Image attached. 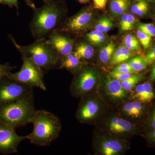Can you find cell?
Wrapping results in <instances>:
<instances>
[{
  "label": "cell",
  "mask_w": 155,
  "mask_h": 155,
  "mask_svg": "<svg viewBox=\"0 0 155 155\" xmlns=\"http://www.w3.org/2000/svg\"><path fill=\"white\" fill-rule=\"evenodd\" d=\"M29 29L35 40L44 39L58 30L65 21L67 10L63 0H49L32 9Z\"/></svg>",
  "instance_id": "1"
},
{
  "label": "cell",
  "mask_w": 155,
  "mask_h": 155,
  "mask_svg": "<svg viewBox=\"0 0 155 155\" xmlns=\"http://www.w3.org/2000/svg\"><path fill=\"white\" fill-rule=\"evenodd\" d=\"M31 123L33 125L31 133L26 135L32 144L48 146L59 137L62 124L58 116L45 110H36Z\"/></svg>",
  "instance_id": "2"
},
{
  "label": "cell",
  "mask_w": 155,
  "mask_h": 155,
  "mask_svg": "<svg viewBox=\"0 0 155 155\" xmlns=\"http://www.w3.org/2000/svg\"><path fill=\"white\" fill-rule=\"evenodd\" d=\"M8 37L16 49L25 53L44 72L59 69L61 58L46 39L35 40L32 43L24 46L18 44L11 35Z\"/></svg>",
  "instance_id": "3"
},
{
  "label": "cell",
  "mask_w": 155,
  "mask_h": 155,
  "mask_svg": "<svg viewBox=\"0 0 155 155\" xmlns=\"http://www.w3.org/2000/svg\"><path fill=\"white\" fill-rule=\"evenodd\" d=\"M33 91L22 99L0 106V122L16 129L31 123L36 110Z\"/></svg>",
  "instance_id": "4"
},
{
  "label": "cell",
  "mask_w": 155,
  "mask_h": 155,
  "mask_svg": "<svg viewBox=\"0 0 155 155\" xmlns=\"http://www.w3.org/2000/svg\"><path fill=\"white\" fill-rule=\"evenodd\" d=\"M21 54L22 67L18 72L11 73L8 77L31 87H38L45 91L46 86L44 81V72L22 51Z\"/></svg>",
  "instance_id": "5"
},
{
  "label": "cell",
  "mask_w": 155,
  "mask_h": 155,
  "mask_svg": "<svg viewBox=\"0 0 155 155\" xmlns=\"http://www.w3.org/2000/svg\"><path fill=\"white\" fill-rule=\"evenodd\" d=\"M75 74L70 87L71 94L76 97H82L88 94L96 85L98 80L96 70L84 64Z\"/></svg>",
  "instance_id": "6"
},
{
  "label": "cell",
  "mask_w": 155,
  "mask_h": 155,
  "mask_svg": "<svg viewBox=\"0 0 155 155\" xmlns=\"http://www.w3.org/2000/svg\"><path fill=\"white\" fill-rule=\"evenodd\" d=\"M32 91V87L6 76L0 80V106L22 99Z\"/></svg>",
  "instance_id": "7"
},
{
  "label": "cell",
  "mask_w": 155,
  "mask_h": 155,
  "mask_svg": "<svg viewBox=\"0 0 155 155\" xmlns=\"http://www.w3.org/2000/svg\"><path fill=\"white\" fill-rule=\"evenodd\" d=\"M94 15L91 9H82L74 16L65 19L58 30L68 34L79 35L91 27Z\"/></svg>",
  "instance_id": "8"
},
{
  "label": "cell",
  "mask_w": 155,
  "mask_h": 155,
  "mask_svg": "<svg viewBox=\"0 0 155 155\" xmlns=\"http://www.w3.org/2000/svg\"><path fill=\"white\" fill-rule=\"evenodd\" d=\"M16 129L0 122V154L8 155L17 153L21 142L27 139L25 136L18 135Z\"/></svg>",
  "instance_id": "9"
},
{
  "label": "cell",
  "mask_w": 155,
  "mask_h": 155,
  "mask_svg": "<svg viewBox=\"0 0 155 155\" xmlns=\"http://www.w3.org/2000/svg\"><path fill=\"white\" fill-rule=\"evenodd\" d=\"M46 40L57 52L60 58L68 55L73 51L75 41L68 34L56 30L46 38Z\"/></svg>",
  "instance_id": "10"
},
{
  "label": "cell",
  "mask_w": 155,
  "mask_h": 155,
  "mask_svg": "<svg viewBox=\"0 0 155 155\" xmlns=\"http://www.w3.org/2000/svg\"><path fill=\"white\" fill-rule=\"evenodd\" d=\"M81 97L76 112V118L81 123H88L93 120L99 113L101 105L95 98L87 94Z\"/></svg>",
  "instance_id": "11"
},
{
  "label": "cell",
  "mask_w": 155,
  "mask_h": 155,
  "mask_svg": "<svg viewBox=\"0 0 155 155\" xmlns=\"http://www.w3.org/2000/svg\"><path fill=\"white\" fill-rule=\"evenodd\" d=\"M98 140L97 150L103 155H118L124 152L127 147L125 141L110 136H101Z\"/></svg>",
  "instance_id": "12"
},
{
  "label": "cell",
  "mask_w": 155,
  "mask_h": 155,
  "mask_svg": "<svg viewBox=\"0 0 155 155\" xmlns=\"http://www.w3.org/2000/svg\"><path fill=\"white\" fill-rule=\"evenodd\" d=\"M106 126L108 131L114 135L125 136L135 130V127L131 122L116 116L109 118Z\"/></svg>",
  "instance_id": "13"
},
{
  "label": "cell",
  "mask_w": 155,
  "mask_h": 155,
  "mask_svg": "<svg viewBox=\"0 0 155 155\" xmlns=\"http://www.w3.org/2000/svg\"><path fill=\"white\" fill-rule=\"evenodd\" d=\"M104 89L107 95L111 98L121 100L125 98L127 93L122 88L120 81L108 76L105 81Z\"/></svg>",
  "instance_id": "14"
},
{
  "label": "cell",
  "mask_w": 155,
  "mask_h": 155,
  "mask_svg": "<svg viewBox=\"0 0 155 155\" xmlns=\"http://www.w3.org/2000/svg\"><path fill=\"white\" fill-rule=\"evenodd\" d=\"M72 53L81 61H86L93 57L94 50L90 43L81 41L78 42L76 45H74Z\"/></svg>",
  "instance_id": "15"
},
{
  "label": "cell",
  "mask_w": 155,
  "mask_h": 155,
  "mask_svg": "<svg viewBox=\"0 0 155 155\" xmlns=\"http://www.w3.org/2000/svg\"><path fill=\"white\" fill-rule=\"evenodd\" d=\"M82 61L75 57L73 53L61 58L59 69H64L74 73L83 66Z\"/></svg>",
  "instance_id": "16"
},
{
  "label": "cell",
  "mask_w": 155,
  "mask_h": 155,
  "mask_svg": "<svg viewBox=\"0 0 155 155\" xmlns=\"http://www.w3.org/2000/svg\"><path fill=\"white\" fill-rule=\"evenodd\" d=\"M130 5V0H111L110 3L111 14L115 18L121 17L126 13Z\"/></svg>",
  "instance_id": "17"
},
{
  "label": "cell",
  "mask_w": 155,
  "mask_h": 155,
  "mask_svg": "<svg viewBox=\"0 0 155 155\" xmlns=\"http://www.w3.org/2000/svg\"><path fill=\"white\" fill-rule=\"evenodd\" d=\"M133 56V52L127 48L125 45H121L115 50L111 59L112 65L119 64L129 60Z\"/></svg>",
  "instance_id": "18"
},
{
  "label": "cell",
  "mask_w": 155,
  "mask_h": 155,
  "mask_svg": "<svg viewBox=\"0 0 155 155\" xmlns=\"http://www.w3.org/2000/svg\"><path fill=\"white\" fill-rule=\"evenodd\" d=\"M84 37L87 41L95 46H99L104 44L106 39L104 33L96 30L85 34Z\"/></svg>",
  "instance_id": "19"
},
{
  "label": "cell",
  "mask_w": 155,
  "mask_h": 155,
  "mask_svg": "<svg viewBox=\"0 0 155 155\" xmlns=\"http://www.w3.org/2000/svg\"><path fill=\"white\" fill-rule=\"evenodd\" d=\"M116 50V45L110 41L102 49L99 53L100 61L104 64H107L110 61Z\"/></svg>",
  "instance_id": "20"
},
{
  "label": "cell",
  "mask_w": 155,
  "mask_h": 155,
  "mask_svg": "<svg viewBox=\"0 0 155 155\" xmlns=\"http://www.w3.org/2000/svg\"><path fill=\"white\" fill-rule=\"evenodd\" d=\"M124 45L132 52L140 51L141 48L137 37L133 34H127L123 39Z\"/></svg>",
  "instance_id": "21"
},
{
  "label": "cell",
  "mask_w": 155,
  "mask_h": 155,
  "mask_svg": "<svg viewBox=\"0 0 155 155\" xmlns=\"http://www.w3.org/2000/svg\"><path fill=\"white\" fill-rule=\"evenodd\" d=\"M149 8L148 1L147 0H136L131 6L130 11L132 14L137 16H144L147 13Z\"/></svg>",
  "instance_id": "22"
},
{
  "label": "cell",
  "mask_w": 155,
  "mask_h": 155,
  "mask_svg": "<svg viewBox=\"0 0 155 155\" xmlns=\"http://www.w3.org/2000/svg\"><path fill=\"white\" fill-rule=\"evenodd\" d=\"M127 63L137 73L146 69L148 65L144 61L143 58L140 56H136L130 58Z\"/></svg>",
  "instance_id": "23"
},
{
  "label": "cell",
  "mask_w": 155,
  "mask_h": 155,
  "mask_svg": "<svg viewBox=\"0 0 155 155\" xmlns=\"http://www.w3.org/2000/svg\"><path fill=\"white\" fill-rule=\"evenodd\" d=\"M113 21L109 17L104 16L98 20L94 26L95 30L99 31L103 33L107 32L114 26Z\"/></svg>",
  "instance_id": "24"
},
{
  "label": "cell",
  "mask_w": 155,
  "mask_h": 155,
  "mask_svg": "<svg viewBox=\"0 0 155 155\" xmlns=\"http://www.w3.org/2000/svg\"><path fill=\"white\" fill-rule=\"evenodd\" d=\"M143 78V76L142 75H133L126 80L121 81V85L122 88L125 91H130L133 88L135 84L140 81Z\"/></svg>",
  "instance_id": "25"
},
{
  "label": "cell",
  "mask_w": 155,
  "mask_h": 155,
  "mask_svg": "<svg viewBox=\"0 0 155 155\" xmlns=\"http://www.w3.org/2000/svg\"><path fill=\"white\" fill-rule=\"evenodd\" d=\"M19 0H0V4L5 5H7L10 8L15 7L17 10V14H19ZM25 4L31 9H33L36 8L34 3L31 0H23Z\"/></svg>",
  "instance_id": "26"
},
{
  "label": "cell",
  "mask_w": 155,
  "mask_h": 155,
  "mask_svg": "<svg viewBox=\"0 0 155 155\" xmlns=\"http://www.w3.org/2000/svg\"><path fill=\"white\" fill-rule=\"evenodd\" d=\"M137 37L139 41L142 46L143 50H147L150 47L151 43L152 37L137 29L136 32Z\"/></svg>",
  "instance_id": "27"
},
{
  "label": "cell",
  "mask_w": 155,
  "mask_h": 155,
  "mask_svg": "<svg viewBox=\"0 0 155 155\" xmlns=\"http://www.w3.org/2000/svg\"><path fill=\"white\" fill-rule=\"evenodd\" d=\"M137 28L151 37H155V26L152 23H139Z\"/></svg>",
  "instance_id": "28"
},
{
  "label": "cell",
  "mask_w": 155,
  "mask_h": 155,
  "mask_svg": "<svg viewBox=\"0 0 155 155\" xmlns=\"http://www.w3.org/2000/svg\"><path fill=\"white\" fill-rule=\"evenodd\" d=\"M133 98L134 99L137 100L140 102L145 103V91L143 84H139L136 87Z\"/></svg>",
  "instance_id": "29"
},
{
  "label": "cell",
  "mask_w": 155,
  "mask_h": 155,
  "mask_svg": "<svg viewBox=\"0 0 155 155\" xmlns=\"http://www.w3.org/2000/svg\"><path fill=\"white\" fill-rule=\"evenodd\" d=\"M145 91V101L149 102L155 98V94L151 85L148 82L143 83Z\"/></svg>",
  "instance_id": "30"
},
{
  "label": "cell",
  "mask_w": 155,
  "mask_h": 155,
  "mask_svg": "<svg viewBox=\"0 0 155 155\" xmlns=\"http://www.w3.org/2000/svg\"><path fill=\"white\" fill-rule=\"evenodd\" d=\"M16 67L11 66L9 63L4 64H0V80L4 77L8 76L13 69H15Z\"/></svg>",
  "instance_id": "31"
},
{
  "label": "cell",
  "mask_w": 155,
  "mask_h": 155,
  "mask_svg": "<svg viewBox=\"0 0 155 155\" xmlns=\"http://www.w3.org/2000/svg\"><path fill=\"white\" fill-rule=\"evenodd\" d=\"M122 110L123 113L127 116L133 118H137L133 102L127 103L123 105Z\"/></svg>",
  "instance_id": "32"
},
{
  "label": "cell",
  "mask_w": 155,
  "mask_h": 155,
  "mask_svg": "<svg viewBox=\"0 0 155 155\" xmlns=\"http://www.w3.org/2000/svg\"><path fill=\"white\" fill-rule=\"evenodd\" d=\"M133 75L134 74H130V73H124L122 72H113V71L110 73V76L111 78L121 81L126 80Z\"/></svg>",
  "instance_id": "33"
},
{
  "label": "cell",
  "mask_w": 155,
  "mask_h": 155,
  "mask_svg": "<svg viewBox=\"0 0 155 155\" xmlns=\"http://www.w3.org/2000/svg\"><path fill=\"white\" fill-rule=\"evenodd\" d=\"M143 59L147 65L155 63V45L147 53Z\"/></svg>",
  "instance_id": "34"
},
{
  "label": "cell",
  "mask_w": 155,
  "mask_h": 155,
  "mask_svg": "<svg viewBox=\"0 0 155 155\" xmlns=\"http://www.w3.org/2000/svg\"><path fill=\"white\" fill-rule=\"evenodd\" d=\"M136 22L135 17L132 14H129L127 22L124 29V32L132 30Z\"/></svg>",
  "instance_id": "35"
},
{
  "label": "cell",
  "mask_w": 155,
  "mask_h": 155,
  "mask_svg": "<svg viewBox=\"0 0 155 155\" xmlns=\"http://www.w3.org/2000/svg\"><path fill=\"white\" fill-rule=\"evenodd\" d=\"M94 8L103 10L106 8L108 0H93Z\"/></svg>",
  "instance_id": "36"
},
{
  "label": "cell",
  "mask_w": 155,
  "mask_h": 155,
  "mask_svg": "<svg viewBox=\"0 0 155 155\" xmlns=\"http://www.w3.org/2000/svg\"><path fill=\"white\" fill-rule=\"evenodd\" d=\"M128 15L129 14L125 13L121 16V18L119 23V28H120V31L121 33L124 32V28L127 22Z\"/></svg>",
  "instance_id": "37"
},
{
  "label": "cell",
  "mask_w": 155,
  "mask_h": 155,
  "mask_svg": "<svg viewBox=\"0 0 155 155\" xmlns=\"http://www.w3.org/2000/svg\"><path fill=\"white\" fill-rule=\"evenodd\" d=\"M113 72H122L124 73H130V74H135L137 73L136 71L131 68H119L116 67L114 68Z\"/></svg>",
  "instance_id": "38"
},
{
  "label": "cell",
  "mask_w": 155,
  "mask_h": 155,
  "mask_svg": "<svg viewBox=\"0 0 155 155\" xmlns=\"http://www.w3.org/2000/svg\"><path fill=\"white\" fill-rule=\"evenodd\" d=\"M150 80L152 81H155V63L154 64L152 69L150 75Z\"/></svg>",
  "instance_id": "39"
},
{
  "label": "cell",
  "mask_w": 155,
  "mask_h": 155,
  "mask_svg": "<svg viewBox=\"0 0 155 155\" xmlns=\"http://www.w3.org/2000/svg\"><path fill=\"white\" fill-rule=\"evenodd\" d=\"M150 125L153 128L155 129V111H154L152 116V118L150 122Z\"/></svg>",
  "instance_id": "40"
},
{
  "label": "cell",
  "mask_w": 155,
  "mask_h": 155,
  "mask_svg": "<svg viewBox=\"0 0 155 155\" xmlns=\"http://www.w3.org/2000/svg\"><path fill=\"white\" fill-rule=\"evenodd\" d=\"M150 136L151 138H152V139L155 142V130H154L152 132V133L151 134Z\"/></svg>",
  "instance_id": "41"
},
{
  "label": "cell",
  "mask_w": 155,
  "mask_h": 155,
  "mask_svg": "<svg viewBox=\"0 0 155 155\" xmlns=\"http://www.w3.org/2000/svg\"><path fill=\"white\" fill-rule=\"evenodd\" d=\"M78 1L81 4H86L89 2L90 0H78Z\"/></svg>",
  "instance_id": "42"
},
{
  "label": "cell",
  "mask_w": 155,
  "mask_h": 155,
  "mask_svg": "<svg viewBox=\"0 0 155 155\" xmlns=\"http://www.w3.org/2000/svg\"><path fill=\"white\" fill-rule=\"evenodd\" d=\"M147 1H148V2H155V0H147Z\"/></svg>",
  "instance_id": "43"
},
{
  "label": "cell",
  "mask_w": 155,
  "mask_h": 155,
  "mask_svg": "<svg viewBox=\"0 0 155 155\" xmlns=\"http://www.w3.org/2000/svg\"><path fill=\"white\" fill-rule=\"evenodd\" d=\"M42 1L43 2H47V1H49V0H42Z\"/></svg>",
  "instance_id": "44"
},
{
  "label": "cell",
  "mask_w": 155,
  "mask_h": 155,
  "mask_svg": "<svg viewBox=\"0 0 155 155\" xmlns=\"http://www.w3.org/2000/svg\"></svg>",
  "instance_id": "45"
}]
</instances>
